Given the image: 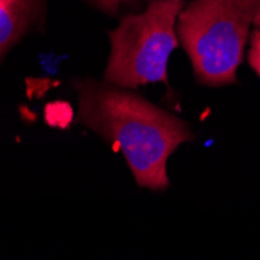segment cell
<instances>
[{"mask_svg":"<svg viewBox=\"0 0 260 260\" xmlns=\"http://www.w3.org/2000/svg\"><path fill=\"white\" fill-rule=\"evenodd\" d=\"M87 2L108 14H117L122 5H131L136 0H87Z\"/></svg>","mask_w":260,"mask_h":260,"instance_id":"obj_7","label":"cell"},{"mask_svg":"<svg viewBox=\"0 0 260 260\" xmlns=\"http://www.w3.org/2000/svg\"><path fill=\"white\" fill-rule=\"evenodd\" d=\"M248 64L260 78V30L255 28L251 35L249 50H248Z\"/></svg>","mask_w":260,"mask_h":260,"instance_id":"obj_6","label":"cell"},{"mask_svg":"<svg viewBox=\"0 0 260 260\" xmlns=\"http://www.w3.org/2000/svg\"><path fill=\"white\" fill-rule=\"evenodd\" d=\"M78 122L122 151L136 182L150 190L169 187L167 160L193 133L179 117L123 87L92 80L75 83Z\"/></svg>","mask_w":260,"mask_h":260,"instance_id":"obj_1","label":"cell"},{"mask_svg":"<svg viewBox=\"0 0 260 260\" xmlns=\"http://www.w3.org/2000/svg\"><path fill=\"white\" fill-rule=\"evenodd\" d=\"M72 108L69 103H52L45 109V120L47 123L55 125V126H67L72 122Z\"/></svg>","mask_w":260,"mask_h":260,"instance_id":"obj_5","label":"cell"},{"mask_svg":"<svg viewBox=\"0 0 260 260\" xmlns=\"http://www.w3.org/2000/svg\"><path fill=\"white\" fill-rule=\"evenodd\" d=\"M182 8V0H151L144 13L125 16L109 31L105 81L123 89L167 84L169 58L179 45L176 22Z\"/></svg>","mask_w":260,"mask_h":260,"instance_id":"obj_3","label":"cell"},{"mask_svg":"<svg viewBox=\"0 0 260 260\" xmlns=\"http://www.w3.org/2000/svg\"><path fill=\"white\" fill-rule=\"evenodd\" d=\"M42 11V0H0V58L25 35Z\"/></svg>","mask_w":260,"mask_h":260,"instance_id":"obj_4","label":"cell"},{"mask_svg":"<svg viewBox=\"0 0 260 260\" xmlns=\"http://www.w3.org/2000/svg\"><path fill=\"white\" fill-rule=\"evenodd\" d=\"M254 25H255V28H258L260 30V10L255 13V16H254Z\"/></svg>","mask_w":260,"mask_h":260,"instance_id":"obj_8","label":"cell"},{"mask_svg":"<svg viewBox=\"0 0 260 260\" xmlns=\"http://www.w3.org/2000/svg\"><path fill=\"white\" fill-rule=\"evenodd\" d=\"M260 0H192L178 16L176 33L200 84L237 83V70Z\"/></svg>","mask_w":260,"mask_h":260,"instance_id":"obj_2","label":"cell"}]
</instances>
